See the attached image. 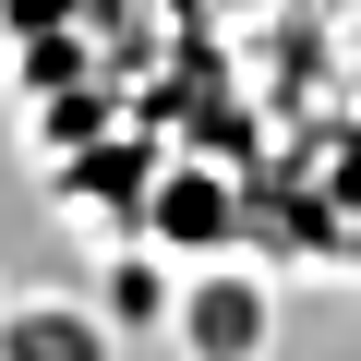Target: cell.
Returning <instances> with one entry per match:
<instances>
[{
  "label": "cell",
  "mask_w": 361,
  "mask_h": 361,
  "mask_svg": "<svg viewBox=\"0 0 361 361\" xmlns=\"http://www.w3.org/2000/svg\"><path fill=\"white\" fill-rule=\"evenodd\" d=\"M13 61L145 241L361 253V0H13Z\"/></svg>",
  "instance_id": "6da1fadb"
},
{
  "label": "cell",
  "mask_w": 361,
  "mask_h": 361,
  "mask_svg": "<svg viewBox=\"0 0 361 361\" xmlns=\"http://www.w3.org/2000/svg\"><path fill=\"white\" fill-rule=\"evenodd\" d=\"M0 361H109L85 313H13L0 325Z\"/></svg>",
  "instance_id": "7a4b0ae2"
},
{
  "label": "cell",
  "mask_w": 361,
  "mask_h": 361,
  "mask_svg": "<svg viewBox=\"0 0 361 361\" xmlns=\"http://www.w3.org/2000/svg\"><path fill=\"white\" fill-rule=\"evenodd\" d=\"M253 325H265V313H253V289H205V301H193V337H205L217 361H229V349H253Z\"/></svg>",
  "instance_id": "3957f363"
}]
</instances>
